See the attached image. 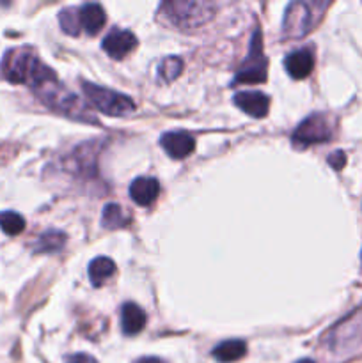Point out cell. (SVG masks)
Returning <instances> with one entry per match:
<instances>
[{
    "instance_id": "obj_18",
    "label": "cell",
    "mask_w": 362,
    "mask_h": 363,
    "mask_svg": "<svg viewBox=\"0 0 362 363\" xmlns=\"http://www.w3.org/2000/svg\"><path fill=\"white\" fill-rule=\"evenodd\" d=\"M128 222H130V216L125 213V210L119 204H107L103 207L102 223L107 229H121V227L128 225Z\"/></svg>"
},
{
    "instance_id": "obj_26",
    "label": "cell",
    "mask_w": 362,
    "mask_h": 363,
    "mask_svg": "<svg viewBox=\"0 0 362 363\" xmlns=\"http://www.w3.org/2000/svg\"><path fill=\"white\" fill-rule=\"evenodd\" d=\"M297 363H314L313 360H300V362H297Z\"/></svg>"
},
{
    "instance_id": "obj_7",
    "label": "cell",
    "mask_w": 362,
    "mask_h": 363,
    "mask_svg": "<svg viewBox=\"0 0 362 363\" xmlns=\"http://www.w3.org/2000/svg\"><path fill=\"white\" fill-rule=\"evenodd\" d=\"M314 8H318L316 2H291L286 9L284 24H282L286 36L302 37L309 32L316 24Z\"/></svg>"
},
{
    "instance_id": "obj_22",
    "label": "cell",
    "mask_w": 362,
    "mask_h": 363,
    "mask_svg": "<svg viewBox=\"0 0 362 363\" xmlns=\"http://www.w3.org/2000/svg\"><path fill=\"white\" fill-rule=\"evenodd\" d=\"M181 69H183V62L179 57H167L160 62L159 66V77L163 82H172L181 75Z\"/></svg>"
},
{
    "instance_id": "obj_8",
    "label": "cell",
    "mask_w": 362,
    "mask_h": 363,
    "mask_svg": "<svg viewBox=\"0 0 362 363\" xmlns=\"http://www.w3.org/2000/svg\"><path fill=\"white\" fill-rule=\"evenodd\" d=\"M330 344L336 351H348L357 349L362 346V315L348 319L346 323L339 324L330 335Z\"/></svg>"
},
{
    "instance_id": "obj_25",
    "label": "cell",
    "mask_w": 362,
    "mask_h": 363,
    "mask_svg": "<svg viewBox=\"0 0 362 363\" xmlns=\"http://www.w3.org/2000/svg\"><path fill=\"white\" fill-rule=\"evenodd\" d=\"M135 363H165V362H163V360H160V358H155V356H146V358L137 360Z\"/></svg>"
},
{
    "instance_id": "obj_17",
    "label": "cell",
    "mask_w": 362,
    "mask_h": 363,
    "mask_svg": "<svg viewBox=\"0 0 362 363\" xmlns=\"http://www.w3.org/2000/svg\"><path fill=\"white\" fill-rule=\"evenodd\" d=\"M116 273V264L109 257H96L89 264V279L93 286L100 287Z\"/></svg>"
},
{
    "instance_id": "obj_14",
    "label": "cell",
    "mask_w": 362,
    "mask_h": 363,
    "mask_svg": "<svg viewBox=\"0 0 362 363\" xmlns=\"http://www.w3.org/2000/svg\"><path fill=\"white\" fill-rule=\"evenodd\" d=\"M80 24H82V30H86L89 36H94L98 34L100 30L105 25L107 17L105 11L100 4H84L80 9Z\"/></svg>"
},
{
    "instance_id": "obj_20",
    "label": "cell",
    "mask_w": 362,
    "mask_h": 363,
    "mask_svg": "<svg viewBox=\"0 0 362 363\" xmlns=\"http://www.w3.org/2000/svg\"><path fill=\"white\" fill-rule=\"evenodd\" d=\"M0 229L9 236L20 234L25 229V218L15 211H4L0 213Z\"/></svg>"
},
{
    "instance_id": "obj_12",
    "label": "cell",
    "mask_w": 362,
    "mask_h": 363,
    "mask_svg": "<svg viewBox=\"0 0 362 363\" xmlns=\"http://www.w3.org/2000/svg\"><path fill=\"white\" fill-rule=\"evenodd\" d=\"M284 68L289 77L295 78V80H304V78H307L314 68L313 50L302 48L288 53V57L284 59Z\"/></svg>"
},
{
    "instance_id": "obj_23",
    "label": "cell",
    "mask_w": 362,
    "mask_h": 363,
    "mask_svg": "<svg viewBox=\"0 0 362 363\" xmlns=\"http://www.w3.org/2000/svg\"><path fill=\"white\" fill-rule=\"evenodd\" d=\"M329 165L332 167L334 170H341L343 167L346 165V154L343 151H336L329 156Z\"/></svg>"
},
{
    "instance_id": "obj_16",
    "label": "cell",
    "mask_w": 362,
    "mask_h": 363,
    "mask_svg": "<svg viewBox=\"0 0 362 363\" xmlns=\"http://www.w3.org/2000/svg\"><path fill=\"white\" fill-rule=\"evenodd\" d=\"M245 353H247V346L244 340H224L213 349V358L219 360L220 363H233L244 358Z\"/></svg>"
},
{
    "instance_id": "obj_9",
    "label": "cell",
    "mask_w": 362,
    "mask_h": 363,
    "mask_svg": "<svg viewBox=\"0 0 362 363\" xmlns=\"http://www.w3.org/2000/svg\"><path fill=\"white\" fill-rule=\"evenodd\" d=\"M103 50L109 57L121 61L123 57H127L128 53H132L137 46V37L134 36V32L130 30H121V28H114L110 30L105 36L102 43Z\"/></svg>"
},
{
    "instance_id": "obj_4",
    "label": "cell",
    "mask_w": 362,
    "mask_h": 363,
    "mask_svg": "<svg viewBox=\"0 0 362 363\" xmlns=\"http://www.w3.org/2000/svg\"><path fill=\"white\" fill-rule=\"evenodd\" d=\"M82 91H84L91 105L96 106L105 115L121 118V115H128L135 110L134 101L125 94L116 93V91L105 89V87L89 84V82H82Z\"/></svg>"
},
{
    "instance_id": "obj_3",
    "label": "cell",
    "mask_w": 362,
    "mask_h": 363,
    "mask_svg": "<svg viewBox=\"0 0 362 363\" xmlns=\"http://www.w3.org/2000/svg\"><path fill=\"white\" fill-rule=\"evenodd\" d=\"M34 93L39 96V100L43 101L46 106H50V109L55 110V112L64 113V115L77 119V121L94 122L89 106H87L80 97H77L75 94L66 91L57 82V77L45 82L43 85H39Z\"/></svg>"
},
{
    "instance_id": "obj_11",
    "label": "cell",
    "mask_w": 362,
    "mask_h": 363,
    "mask_svg": "<svg viewBox=\"0 0 362 363\" xmlns=\"http://www.w3.org/2000/svg\"><path fill=\"white\" fill-rule=\"evenodd\" d=\"M235 105L251 118L261 119L269 113L270 100L260 91H244L235 96Z\"/></svg>"
},
{
    "instance_id": "obj_1",
    "label": "cell",
    "mask_w": 362,
    "mask_h": 363,
    "mask_svg": "<svg viewBox=\"0 0 362 363\" xmlns=\"http://www.w3.org/2000/svg\"><path fill=\"white\" fill-rule=\"evenodd\" d=\"M0 71L6 80L12 84H27L34 91L55 77V73L46 68L29 48H15L6 53Z\"/></svg>"
},
{
    "instance_id": "obj_5",
    "label": "cell",
    "mask_w": 362,
    "mask_h": 363,
    "mask_svg": "<svg viewBox=\"0 0 362 363\" xmlns=\"http://www.w3.org/2000/svg\"><path fill=\"white\" fill-rule=\"evenodd\" d=\"M266 66H269V61L263 53L261 32L256 30L253 41H251L247 59L242 64L240 71L236 73L235 82H238V84H261L266 80Z\"/></svg>"
},
{
    "instance_id": "obj_13",
    "label": "cell",
    "mask_w": 362,
    "mask_h": 363,
    "mask_svg": "<svg viewBox=\"0 0 362 363\" xmlns=\"http://www.w3.org/2000/svg\"><path fill=\"white\" fill-rule=\"evenodd\" d=\"M160 194V185L153 178H138L132 183L130 197L138 206H150Z\"/></svg>"
},
{
    "instance_id": "obj_24",
    "label": "cell",
    "mask_w": 362,
    "mask_h": 363,
    "mask_svg": "<svg viewBox=\"0 0 362 363\" xmlns=\"http://www.w3.org/2000/svg\"><path fill=\"white\" fill-rule=\"evenodd\" d=\"M66 363H98V362H96L91 355H86V353H77V355L68 356Z\"/></svg>"
},
{
    "instance_id": "obj_21",
    "label": "cell",
    "mask_w": 362,
    "mask_h": 363,
    "mask_svg": "<svg viewBox=\"0 0 362 363\" xmlns=\"http://www.w3.org/2000/svg\"><path fill=\"white\" fill-rule=\"evenodd\" d=\"M66 243V236L59 230H48L37 239V252H57Z\"/></svg>"
},
{
    "instance_id": "obj_15",
    "label": "cell",
    "mask_w": 362,
    "mask_h": 363,
    "mask_svg": "<svg viewBox=\"0 0 362 363\" xmlns=\"http://www.w3.org/2000/svg\"><path fill=\"white\" fill-rule=\"evenodd\" d=\"M146 326V314L135 303H127L121 308V328L127 335H137Z\"/></svg>"
},
{
    "instance_id": "obj_6",
    "label": "cell",
    "mask_w": 362,
    "mask_h": 363,
    "mask_svg": "<svg viewBox=\"0 0 362 363\" xmlns=\"http://www.w3.org/2000/svg\"><path fill=\"white\" fill-rule=\"evenodd\" d=\"M330 138H332V126L323 113H313L307 119H304L291 135V142L297 147L323 144V142H329Z\"/></svg>"
},
{
    "instance_id": "obj_2",
    "label": "cell",
    "mask_w": 362,
    "mask_h": 363,
    "mask_svg": "<svg viewBox=\"0 0 362 363\" xmlns=\"http://www.w3.org/2000/svg\"><path fill=\"white\" fill-rule=\"evenodd\" d=\"M215 15V6L210 2H188V0H172L160 8V18L179 30L197 28L210 21Z\"/></svg>"
},
{
    "instance_id": "obj_10",
    "label": "cell",
    "mask_w": 362,
    "mask_h": 363,
    "mask_svg": "<svg viewBox=\"0 0 362 363\" xmlns=\"http://www.w3.org/2000/svg\"><path fill=\"white\" fill-rule=\"evenodd\" d=\"M163 151L174 160H183V158L190 156L196 149V140L185 131H169L163 133L160 138Z\"/></svg>"
},
{
    "instance_id": "obj_19",
    "label": "cell",
    "mask_w": 362,
    "mask_h": 363,
    "mask_svg": "<svg viewBox=\"0 0 362 363\" xmlns=\"http://www.w3.org/2000/svg\"><path fill=\"white\" fill-rule=\"evenodd\" d=\"M59 21H61V27L66 34L69 36H77L82 32V24H80V11L75 8L62 9L59 12Z\"/></svg>"
}]
</instances>
